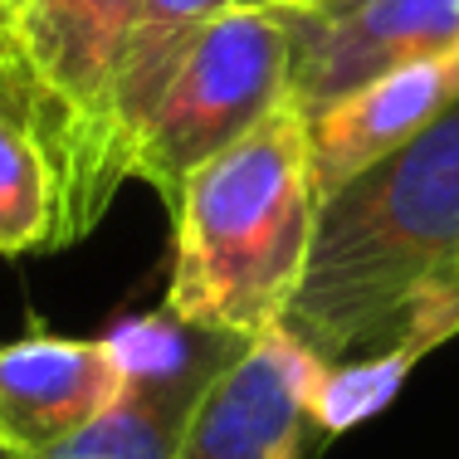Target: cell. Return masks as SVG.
Wrapping results in <instances>:
<instances>
[{
  "label": "cell",
  "instance_id": "obj_1",
  "mask_svg": "<svg viewBox=\"0 0 459 459\" xmlns=\"http://www.w3.org/2000/svg\"><path fill=\"white\" fill-rule=\"evenodd\" d=\"M283 327L323 367L425 357L459 333V98L323 195Z\"/></svg>",
  "mask_w": 459,
  "mask_h": 459
},
{
  "label": "cell",
  "instance_id": "obj_2",
  "mask_svg": "<svg viewBox=\"0 0 459 459\" xmlns=\"http://www.w3.org/2000/svg\"><path fill=\"white\" fill-rule=\"evenodd\" d=\"M318 205L308 117L279 103L235 147L191 171L171 201L177 264L167 313L230 337L279 327L308 259Z\"/></svg>",
  "mask_w": 459,
  "mask_h": 459
},
{
  "label": "cell",
  "instance_id": "obj_3",
  "mask_svg": "<svg viewBox=\"0 0 459 459\" xmlns=\"http://www.w3.org/2000/svg\"><path fill=\"white\" fill-rule=\"evenodd\" d=\"M133 20L137 0H30L10 20L59 171V245L89 235L127 181L113 133V83Z\"/></svg>",
  "mask_w": 459,
  "mask_h": 459
},
{
  "label": "cell",
  "instance_id": "obj_4",
  "mask_svg": "<svg viewBox=\"0 0 459 459\" xmlns=\"http://www.w3.org/2000/svg\"><path fill=\"white\" fill-rule=\"evenodd\" d=\"M279 103H289V15L283 5H230L171 74L133 137L127 171L171 205L191 171L235 147Z\"/></svg>",
  "mask_w": 459,
  "mask_h": 459
},
{
  "label": "cell",
  "instance_id": "obj_5",
  "mask_svg": "<svg viewBox=\"0 0 459 459\" xmlns=\"http://www.w3.org/2000/svg\"><path fill=\"white\" fill-rule=\"evenodd\" d=\"M289 103L323 113L396 64L459 54V0H289Z\"/></svg>",
  "mask_w": 459,
  "mask_h": 459
},
{
  "label": "cell",
  "instance_id": "obj_6",
  "mask_svg": "<svg viewBox=\"0 0 459 459\" xmlns=\"http://www.w3.org/2000/svg\"><path fill=\"white\" fill-rule=\"evenodd\" d=\"M323 371L283 323L245 337L191 406L177 459H303Z\"/></svg>",
  "mask_w": 459,
  "mask_h": 459
},
{
  "label": "cell",
  "instance_id": "obj_7",
  "mask_svg": "<svg viewBox=\"0 0 459 459\" xmlns=\"http://www.w3.org/2000/svg\"><path fill=\"white\" fill-rule=\"evenodd\" d=\"M127 371L108 337H59L35 327L0 342V445L15 459H45L83 435L123 396Z\"/></svg>",
  "mask_w": 459,
  "mask_h": 459
},
{
  "label": "cell",
  "instance_id": "obj_8",
  "mask_svg": "<svg viewBox=\"0 0 459 459\" xmlns=\"http://www.w3.org/2000/svg\"><path fill=\"white\" fill-rule=\"evenodd\" d=\"M455 98H459V54H435V59L396 64V69L357 83L337 103H327L323 113L308 117L318 191L333 195L337 186L362 177L381 157L401 152Z\"/></svg>",
  "mask_w": 459,
  "mask_h": 459
},
{
  "label": "cell",
  "instance_id": "obj_9",
  "mask_svg": "<svg viewBox=\"0 0 459 459\" xmlns=\"http://www.w3.org/2000/svg\"><path fill=\"white\" fill-rule=\"evenodd\" d=\"M230 5L235 0H137V20L113 83V133L117 147H123V161L133 157V137L152 117L157 98L167 93L171 74L181 69V59L201 39V30Z\"/></svg>",
  "mask_w": 459,
  "mask_h": 459
},
{
  "label": "cell",
  "instance_id": "obj_10",
  "mask_svg": "<svg viewBox=\"0 0 459 459\" xmlns=\"http://www.w3.org/2000/svg\"><path fill=\"white\" fill-rule=\"evenodd\" d=\"M59 249V171L35 113L0 98V255Z\"/></svg>",
  "mask_w": 459,
  "mask_h": 459
},
{
  "label": "cell",
  "instance_id": "obj_11",
  "mask_svg": "<svg viewBox=\"0 0 459 459\" xmlns=\"http://www.w3.org/2000/svg\"><path fill=\"white\" fill-rule=\"evenodd\" d=\"M415 362H420V357H411V352H386V357H367V362L327 367L318 401H313V425H318L323 435L352 430L357 420L377 415L391 396H396Z\"/></svg>",
  "mask_w": 459,
  "mask_h": 459
},
{
  "label": "cell",
  "instance_id": "obj_12",
  "mask_svg": "<svg viewBox=\"0 0 459 459\" xmlns=\"http://www.w3.org/2000/svg\"><path fill=\"white\" fill-rule=\"evenodd\" d=\"M0 98L30 108V113H35V123H39V133H45V113H39L35 79H30L25 64H20V49H15V39H10V20L5 15H0ZM45 142H49V133H45ZM49 157H54V152H49Z\"/></svg>",
  "mask_w": 459,
  "mask_h": 459
},
{
  "label": "cell",
  "instance_id": "obj_13",
  "mask_svg": "<svg viewBox=\"0 0 459 459\" xmlns=\"http://www.w3.org/2000/svg\"><path fill=\"white\" fill-rule=\"evenodd\" d=\"M25 5H30V0H0V15H5V20H15Z\"/></svg>",
  "mask_w": 459,
  "mask_h": 459
},
{
  "label": "cell",
  "instance_id": "obj_14",
  "mask_svg": "<svg viewBox=\"0 0 459 459\" xmlns=\"http://www.w3.org/2000/svg\"><path fill=\"white\" fill-rule=\"evenodd\" d=\"M235 5H289V0H235Z\"/></svg>",
  "mask_w": 459,
  "mask_h": 459
},
{
  "label": "cell",
  "instance_id": "obj_15",
  "mask_svg": "<svg viewBox=\"0 0 459 459\" xmlns=\"http://www.w3.org/2000/svg\"><path fill=\"white\" fill-rule=\"evenodd\" d=\"M0 459H15V455H10V450H5V445H0Z\"/></svg>",
  "mask_w": 459,
  "mask_h": 459
}]
</instances>
